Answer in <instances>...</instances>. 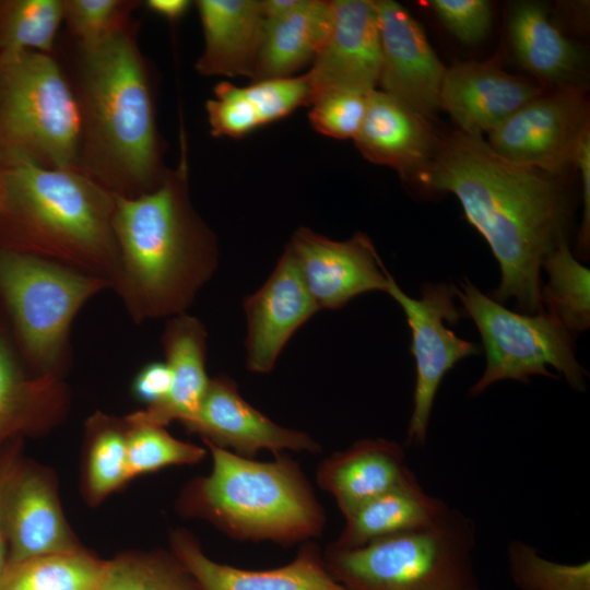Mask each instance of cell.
<instances>
[{
  "label": "cell",
  "mask_w": 590,
  "mask_h": 590,
  "mask_svg": "<svg viewBox=\"0 0 590 590\" xmlns=\"http://www.w3.org/2000/svg\"><path fill=\"white\" fill-rule=\"evenodd\" d=\"M286 247L319 310L341 308L367 292H387L389 272L363 233L338 241L300 227Z\"/></svg>",
  "instance_id": "12"
},
{
  "label": "cell",
  "mask_w": 590,
  "mask_h": 590,
  "mask_svg": "<svg viewBox=\"0 0 590 590\" xmlns=\"http://www.w3.org/2000/svg\"><path fill=\"white\" fill-rule=\"evenodd\" d=\"M498 155L482 135L455 131L438 141L415 181L453 193L488 244L500 270L491 297L515 299L523 314L543 310L544 259L567 240L569 203L554 178Z\"/></svg>",
  "instance_id": "1"
},
{
  "label": "cell",
  "mask_w": 590,
  "mask_h": 590,
  "mask_svg": "<svg viewBox=\"0 0 590 590\" xmlns=\"http://www.w3.org/2000/svg\"><path fill=\"white\" fill-rule=\"evenodd\" d=\"M4 516L9 545L7 564L81 548L45 472L20 464L7 488Z\"/></svg>",
  "instance_id": "19"
},
{
  "label": "cell",
  "mask_w": 590,
  "mask_h": 590,
  "mask_svg": "<svg viewBox=\"0 0 590 590\" xmlns=\"http://www.w3.org/2000/svg\"><path fill=\"white\" fill-rule=\"evenodd\" d=\"M82 142L86 173L115 194L157 188L160 144L148 73L127 24L82 48Z\"/></svg>",
  "instance_id": "3"
},
{
  "label": "cell",
  "mask_w": 590,
  "mask_h": 590,
  "mask_svg": "<svg viewBox=\"0 0 590 590\" xmlns=\"http://www.w3.org/2000/svg\"><path fill=\"white\" fill-rule=\"evenodd\" d=\"M456 296L474 321L486 356L485 370L471 387V396H480L505 379L528 382L533 375L557 378L547 366L574 389L585 390L587 371L575 357V335L544 309L532 315L511 311L469 280L457 287Z\"/></svg>",
  "instance_id": "9"
},
{
  "label": "cell",
  "mask_w": 590,
  "mask_h": 590,
  "mask_svg": "<svg viewBox=\"0 0 590 590\" xmlns=\"http://www.w3.org/2000/svg\"><path fill=\"white\" fill-rule=\"evenodd\" d=\"M66 404V389L57 374L27 379L0 334V445L19 433L52 423Z\"/></svg>",
  "instance_id": "27"
},
{
  "label": "cell",
  "mask_w": 590,
  "mask_h": 590,
  "mask_svg": "<svg viewBox=\"0 0 590 590\" xmlns=\"http://www.w3.org/2000/svg\"><path fill=\"white\" fill-rule=\"evenodd\" d=\"M206 330L196 317L181 314L166 323L162 344L172 385L161 402L126 417L128 423L165 427L173 421L182 425L199 411L210 378L205 371Z\"/></svg>",
  "instance_id": "23"
},
{
  "label": "cell",
  "mask_w": 590,
  "mask_h": 590,
  "mask_svg": "<svg viewBox=\"0 0 590 590\" xmlns=\"http://www.w3.org/2000/svg\"><path fill=\"white\" fill-rule=\"evenodd\" d=\"M507 558L518 590H590L588 560L574 565L551 562L522 541L510 542Z\"/></svg>",
  "instance_id": "34"
},
{
  "label": "cell",
  "mask_w": 590,
  "mask_h": 590,
  "mask_svg": "<svg viewBox=\"0 0 590 590\" xmlns=\"http://www.w3.org/2000/svg\"><path fill=\"white\" fill-rule=\"evenodd\" d=\"M308 74L253 81L247 86L221 82L205 104L213 137H243L279 120L300 106H309Z\"/></svg>",
  "instance_id": "24"
},
{
  "label": "cell",
  "mask_w": 590,
  "mask_h": 590,
  "mask_svg": "<svg viewBox=\"0 0 590 590\" xmlns=\"http://www.w3.org/2000/svg\"><path fill=\"white\" fill-rule=\"evenodd\" d=\"M96 590H203L170 553H128L106 560Z\"/></svg>",
  "instance_id": "31"
},
{
  "label": "cell",
  "mask_w": 590,
  "mask_h": 590,
  "mask_svg": "<svg viewBox=\"0 0 590 590\" xmlns=\"http://www.w3.org/2000/svg\"><path fill=\"white\" fill-rule=\"evenodd\" d=\"M244 310L246 366L268 374L291 337L319 310L287 247L262 286L245 298Z\"/></svg>",
  "instance_id": "16"
},
{
  "label": "cell",
  "mask_w": 590,
  "mask_h": 590,
  "mask_svg": "<svg viewBox=\"0 0 590 590\" xmlns=\"http://www.w3.org/2000/svg\"><path fill=\"white\" fill-rule=\"evenodd\" d=\"M429 5L444 25L461 42L482 40L492 25V9L485 0H433Z\"/></svg>",
  "instance_id": "38"
},
{
  "label": "cell",
  "mask_w": 590,
  "mask_h": 590,
  "mask_svg": "<svg viewBox=\"0 0 590 590\" xmlns=\"http://www.w3.org/2000/svg\"><path fill=\"white\" fill-rule=\"evenodd\" d=\"M190 2L187 0H149L146 7L168 20H177L182 16Z\"/></svg>",
  "instance_id": "42"
},
{
  "label": "cell",
  "mask_w": 590,
  "mask_h": 590,
  "mask_svg": "<svg viewBox=\"0 0 590 590\" xmlns=\"http://www.w3.org/2000/svg\"><path fill=\"white\" fill-rule=\"evenodd\" d=\"M1 203H2V190H1V181H0V209H1Z\"/></svg>",
  "instance_id": "44"
},
{
  "label": "cell",
  "mask_w": 590,
  "mask_h": 590,
  "mask_svg": "<svg viewBox=\"0 0 590 590\" xmlns=\"http://www.w3.org/2000/svg\"><path fill=\"white\" fill-rule=\"evenodd\" d=\"M332 25V1L303 0L286 16L266 22L256 80L294 76L312 63Z\"/></svg>",
  "instance_id": "26"
},
{
  "label": "cell",
  "mask_w": 590,
  "mask_h": 590,
  "mask_svg": "<svg viewBox=\"0 0 590 590\" xmlns=\"http://www.w3.org/2000/svg\"><path fill=\"white\" fill-rule=\"evenodd\" d=\"M107 287L111 284L105 279L15 249H0V291L23 347L42 374H56L73 318Z\"/></svg>",
  "instance_id": "8"
},
{
  "label": "cell",
  "mask_w": 590,
  "mask_h": 590,
  "mask_svg": "<svg viewBox=\"0 0 590 590\" xmlns=\"http://www.w3.org/2000/svg\"><path fill=\"white\" fill-rule=\"evenodd\" d=\"M126 423L129 479L168 465L194 464L206 453L202 447L174 438L162 426Z\"/></svg>",
  "instance_id": "35"
},
{
  "label": "cell",
  "mask_w": 590,
  "mask_h": 590,
  "mask_svg": "<svg viewBox=\"0 0 590 590\" xmlns=\"http://www.w3.org/2000/svg\"><path fill=\"white\" fill-rule=\"evenodd\" d=\"M63 19L60 0H13L3 2L0 11V55L52 49Z\"/></svg>",
  "instance_id": "32"
},
{
  "label": "cell",
  "mask_w": 590,
  "mask_h": 590,
  "mask_svg": "<svg viewBox=\"0 0 590 590\" xmlns=\"http://www.w3.org/2000/svg\"><path fill=\"white\" fill-rule=\"evenodd\" d=\"M91 445L86 484L90 496L101 499L129 479L127 464V423L98 415L91 422Z\"/></svg>",
  "instance_id": "33"
},
{
  "label": "cell",
  "mask_w": 590,
  "mask_h": 590,
  "mask_svg": "<svg viewBox=\"0 0 590 590\" xmlns=\"http://www.w3.org/2000/svg\"><path fill=\"white\" fill-rule=\"evenodd\" d=\"M113 228V287L135 322L185 314L216 270V237L190 203L185 161L150 192L115 194Z\"/></svg>",
  "instance_id": "2"
},
{
  "label": "cell",
  "mask_w": 590,
  "mask_h": 590,
  "mask_svg": "<svg viewBox=\"0 0 590 590\" xmlns=\"http://www.w3.org/2000/svg\"><path fill=\"white\" fill-rule=\"evenodd\" d=\"M381 61L374 0H332V25L308 74L311 101L333 90L369 94ZM310 106V105H309Z\"/></svg>",
  "instance_id": "14"
},
{
  "label": "cell",
  "mask_w": 590,
  "mask_h": 590,
  "mask_svg": "<svg viewBox=\"0 0 590 590\" xmlns=\"http://www.w3.org/2000/svg\"><path fill=\"white\" fill-rule=\"evenodd\" d=\"M204 49L196 63L203 75L256 80L266 17L259 0H198Z\"/></svg>",
  "instance_id": "22"
},
{
  "label": "cell",
  "mask_w": 590,
  "mask_h": 590,
  "mask_svg": "<svg viewBox=\"0 0 590 590\" xmlns=\"http://www.w3.org/2000/svg\"><path fill=\"white\" fill-rule=\"evenodd\" d=\"M184 427L205 442L251 459L264 449L274 455L283 450L316 455L322 450L308 434L278 425L256 410L226 376L210 378L198 413Z\"/></svg>",
  "instance_id": "15"
},
{
  "label": "cell",
  "mask_w": 590,
  "mask_h": 590,
  "mask_svg": "<svg viewBox=\"0 0 590 590\" xmlns=\"http://www.w3.org/2000/svg\"><path fill=\"white\" fill-rule=\"evenodd\" d=\"M2 203L31 253L110 282L119 269L115 193L79 168L10 160L0 174Z\"/></svg>",
  "instance_id": "4"
},
{
  "label": "cell",
  "mask_w": 590,
  "mask_h": 590,
  "mask_svg": "<svg viewBox=\"0 0 590 590\" xmlns=\"http://www.w3.org/2000/svg\"><path fill=\"white\" fill-rule=\"evenodd\" d=\"M120 0H66L63 19L82 48L97 45L127 24L128 9L133 4Z\"/></svg>",
  "instance_id": "36"
},
{
  "label": "cell",
  "mask_w": 590,
  "mask_h": 590,
  "mask_svg": "<svg viewBox=\"0 0 590 590\" xmlns=\"http://www.w3.org/2000/svg\"><path fill=\"white\" fill-rule=\"evenodd\" d=\"M415 479L403 447L385 438L357 440L317 468L318 486L333 496L345 517L370 499Z\"/></svg>",
  "instance_id": "21"
},
{
  "label": "cell",
  "mask_w": 590,
  "mask_h": 590,
  "mask_svg": "<svg viewBox=\"0 0 590 590\" xmlns=\"http://www.w3.org/2000/svg\"><path fill=\"white\" fill-rule=\"evenodd\" d=\"M387 294L403 309L411 330L410 351L415 359L416 380L413 410L406 442L422 446L433 404L446 374L461 359L476 355L480 347L459 338L447 323L453 326L463 316L455 304L457 286L426 283L421 298L408 296L389 273Z\"/></svg>",
  "instance_id": "10"
},
{
  "label": "cell",
  "mask_w": 590,
  "mask_h": 590,
  "mask_svg": "<svg viewBox=\"0 0 590 590\" xmlns=\"http://www.w3.org/2000/svg\"><path fill=\"white\" fill-rule=\"evenodd\" d=\"M589 127L586 90L567 83L514 113L488 132L487 143L512 163L557 176L575 162Z\"/></svg>",
  "instance_id": "11"
},
{
  "label": "cell",
  "mask_w": 590,
  "mask_h": 590,
  "mask_svg": "<svg viewBox=\"0 0 590 590\" xmlns=\"http://www.w3.org/2000/svg\"><path fill=\"white\" fill-rule=\"evenodd\" d=\"M212 470L191 481L179 507L210 521L240 542L269 541L292 546L319 538L326 512L299 464L278 453L256 461L203 441Z\"/></svg>",
  "instance_id": "5"
},
{
  "label": "cell",
  "mask_w": 590,
  "mask_h": 590,
  "mask_svg": "<svg viewBox=\"0 0 590 590\" xmlns=\"http://www.w3.org/2000/svg\"><path fill=\"white\" fill-rule=\"evenodd\" d=\"M542 269L547 274L541 287L544 310L574 335L589 329L590 270L575 258L568 240L544 259Z\"/></svg>",
  "instance_id": "30"
},
{
  "label": "cell",
  "mask_w": 590,
  "mask_h": 590,
  "mask_svg": "<svg viewBox=\"0 0 590 590\" xmlns=\"http://www.w3.org/2000/svg\"><path fill=\"white\" fill-rule=\"evenodd\" d=\"M170 385L172 375L167 364L153 362L138 373L133 380L132 391L138 400L150 406L166 398Z\"/></svg>",
  "instance_id": "39"
},
{
  "label": "cell",
  "mask_w": 590,
  "mask_h": 590,
  "mask_svg": "<svg viewBox=\"0 0 590 590\" xmlns=\"http://www.w3.org/2000/svg\"><path fill=\"white\" fill-rule=\"evenodd\" d=\"M475 528L450 509L438 522L353 548L322 552L330 576L349 590H479Z\"/></svg>",
  "instance_id": "6"
},
{
  "label": "cell",
  "mask_w": 590,
  "mask_h": 590,
  "mask_svg": "<svg viewBox=\"0 0 590 590\" xmlns=\"http://www.w3.org/2000/svg\"><path fill=\"white\" fill-rule=\"evenodd\" d=\"M543 93L541 84L504 71L494 58L447 68L439 104L458 125L459 131L482 135Z\"/></svg>",
  "instance_id": "17"
},
{
  "label": "cell",
  "mask_w": 590,
  "mask_h": 590,
  "mask_svg": "<svg viewBox=\"0 0 590 590\" xmlns=\"http://www.w3.org/2000/svg\"><path fill=\"white\" fill-rule=\"evenodd\" d=\"M509 31L518 60L534 76L562 82L577 71L581 60L579 49L553 25L542 4L518 3L510 16Z\"/></svg>",
  "instance_id": "28"
},
{
  "label": "cell",
  "mask_w": 590,
  "mask_h": 590,
  "mask_svg": "<svg viewBox=\"0 0 590 590\" xmlns=\"http://www.w3.org/2000/svg\"><path fill=\"white\" fill-rule=\"evenodd\" d=\"M362 155L415 181L430 162L439 139L428 119L382 91L368 95L362 126L354 137Z\"/></svg>",
  "instance_id": "20"
},
{
  "label": "cell",
  "mask_w": 590,
  "mask_h": 590,
  "mask_svg": "<svg viewBox=\"0 0 590 590\" xmlns=\"http://www.w3.org/2000/svg\"><path fill=\"white\" fill-rule=\"evenodd\" d=\"M450 508L427 494L413 479L365 503L345 517V524L331 545L340 548L362 546L370 541L429 527Z\"/></svg>",
  "instance_id": "25"
},
{
  "label": "cell",
  "mask_w": 590,
  "mask_h": 590,
  "mask_svg": "<svg viewBox=\"0 0 590 590\" xmlns=\"http://www.w3.org/2000/svg\"><path fill=\"white\" fill-rule=\"evenodd\" d=\"M19 440L10 444L0 452V576L3 573L8 562V534L4 516L5 493L10 480L20 467Z\"/></svg>",
  "instance_id": "40"
},
{
  "label": "cell",
  "mask_w": 590,
  "mask_h": 590,
  "mask_svg": "<svg viewBox=\"0 0 590 590\" xmlns=\"http://www.w3.org/2000/svg\"><path fill=\"white\" fill-rule=\"evenodd\" d=\"M0 135L9 161L78 168L82 142L79 101L48 54L0 55Z\"/></svg>",
  "instance_id": "7"
},
{
  "label": "cell",
  "mask_w": 590,
  "mask_h": 590,
  "mask_svg": "<svg viewBox=\"0 0 590 590\" xmlns=\"http://www.w3.org/2000/svg\"><path fill=\"white\" fill-rule=\"evenodd\" d=\"M369 94L346 90L322 93L310 104L311 126L327 137L354 139L364 120Z\"/></svg>",
  "instance_id": "37"
},
{
  "label": "cell",
  "mask_w": 590,
  "mask_h": 590,
  "mask_svg": "<svg viewBox=\"0 0 590 590\" xmlns=\"http://www.w3.org/2000/svg\"><path fill=\"white\" fill-rule=\"evenodd\" d=\"M172 553L203 590H349L328 573L322 551L314 541L303 543L287 565L244 569L209 558L200 543L187 531L170 534Z\"/></svg>",
  "instance_id": "18"
},
{
  "label": "cell",
  "mask_w": 590,
  "mask_h": 590,
  "mask_svg": "<svg viewBox=\"0 0 590 590\" xmlns=\"http://www.w3.org/2000/svg\"><path fill=\"white\" fill-rule=\"evenodd\" d=\"M105 563L80 548L7 564L0 590H96Z\"/></svg>",
  "instance_id": "29"
},
{
  "label": "cell",
  "mask_w": 590,
  "mask_h": 590,
  "mask_svg": "<svg viewBox=\"0 0 590 590\" xmlns=\"http://www.w3.org/2000/svg\"><path fill=\"white\" fill-rule=\"evenodd\" d=\"M261 2L266 22H271L292 13L303 0H263Z\"/></svg>",
  "instance_id": "43"
},
{
  "label": "cell",
  "mask_w": 590,
  "mask_h": 590,
  "mask_svg": "<svg viewBox=\"0 0 590 590\" xmlns=\"http://www.w3.org/2000/svg\"><path fill=\"white\" fill-rule=\"evenodd\" d=\"M574 164L580 170L582 186L583 213L578 234V250L582 260L588 258L590 244V132L581 140Z\"/></svg>",
  "instance_id": "41"
},
{
  "label": "cell",
  "mask_w": 590,
  "mask_h": 590,
  "mask_svg": "<svg viewBox=\"0 0 590 590\" xmlns=\"http://www.w3.org/2000/svg\"><path fill=\"white\" fill-rule=\"evenodd\" d=\"M374 5L380 37V91L428 119L440 109L447 68L421 25L400 3L376 0Z\"/></svg>",
  "instance_id": "13"
}]
</instances>
